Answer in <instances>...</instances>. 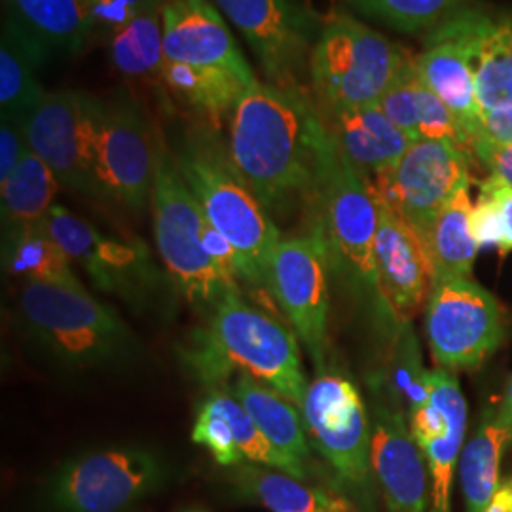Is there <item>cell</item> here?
<instances>
[{
  "mask_svg": "<svg viewBox=\"0 0 512 512\" xmlns=\"http://www.w3.org/2000/svg\"><path fill=\"white\" fill-rule=\"evenodd\" d=\"M162 82L179 101L198 112L207 120V124L215 128H219L224 116H232L241 95L253 84L226 69L194 67L167 59L162 71Z\"/></svg>",
  "mask_w": 512,
  "mask_h": 512,
  "instance_id": "cell-26",
  "label": "cell"
},
{
  "mask_svg": "<svg viewBox=\"0 0 512 512\" xmlns=\"http://www.w3.org/2000/svg\"><path fill=\"white\" fill-rule=\"evenodd\" d=\"M511 446V433L499 423L495 410H486L459 459L465 512L488 511L501 482V461Z\"/></svg>",
  "mask_w": 512,
  "mask_h": 512,
  "instance_id": "cell-27",
  "label": "cell"
},
{
  "mask_svg": "<svg viewBox=\"0 0 512 512\" xmlns=\"http://www.w3.org/2000/svg\"><path fill=\"white\" fill-rule=\"evenodd\" d=\"M192 440L203 446L222 467H238L245 463L239 454L230 423L211 397H207L198 410Z\"/></svg>",
  "mask_w": 512,
  "mask_h": 512,
  "instance_id": "cell-37",
  "label": "cell"
},
{
  "mask_svg": "<svg viewBox=\"0 0 512 512\" xmlns=\"http://www.w3.org/2000/svg\"><path fill=\"white\" fill-rule=\"evenodd\" d=\"M160 2H162V4H165V2H171V0H160Z\"/></svg>",
  "mask_w": 512,
  "mask_h": 512,
  "instance_id": "cell-47",
  "label": "cell"
},
{
  "mask_svg": "<svg viewBox=\"0 0 512 512\" xmlns=\"http://www.w3.org/2000/svg\"><path fill=\"white\" fill-rule=\"evenodd\" d=\"M378 219V194L370 179L349 164L330 139L311 203V222L325 236L330 264L348 275L357 291L372 296L378 310L387 313L374 266Z\"/></svg>",
  "mask_w": 512,
  "mask_h": 512,
  "instance_id": "cell-7",
  "label": "cell"
},
{
  "mask_svg": "<svg viewBox=\"0 0 512 512\" xmlns=\"http://www.w3.org/2000/svg\"><path fill=\"white\" fill-rule=\"evenodd\" d=\"M59 181L29 148L8 181L0 184L2 232L42 224L55 205Z\"/></svg>",
  "mask_w": 512,
  "mask_h": 512,
  "instance_id": "cell-31",
  "label": "cell"
},
{
  "mask_svg": "<svg viewBox=\"0 0 512 512\" xmlns=\"http://www.w3.org/2000/svg\"><path fill=\"white\" fill-rule=\"evenodd\" d=\"M330 266L325 236L311 222L306 234L279 241L268 281V291L274 294L296 336L308 349L317 374L325 372Z\"/></svg>",
  "mask_w": 512,
  "mask_h": 512,
  "instance_id": "cell-12",
  "label": "cell"
},
{
  "mask_svg": "<svg viewBox=\"0 0 512 512\" xmlns=\"http://www.w3.org/2000/svg\"><path fill=\"white\" fill-rule=\"evenodd\" d=\"M425 334L437 368L476 370L505 342L507 315L473 277H440L425 304Z\"/></svg>",
  "mask_w": 512,
  "mask_h": 512,
  "instance_id": "cell-10",
  "label": "cell"
},
{
  "mask_svg": "<svg viewBox=\"0 0 512 512\" xmlns=\"http://www.w3.org/2000/svg\"><path fill=\"white\" fill-rule=\"evenodd\" d=\"M467 429V403L459 384L452 389L448 406L446 431L437 439L421 446L429 473V505L431 512H452V484L463 452Z\"/></svg>",
  "mask_w": 512,
  "mask_h": 512,
  "instance_id": "cell-33",
  "label": "cell"
},
{
  "mask_svg": "<svg viewBox=\"0 0 512 512\" xmlns=\"http://www.w3.org/2000/svg\"><path fill=\"white\" fill-rule=\"evenodd\" d=\"M471 154L490 171V175L512 186V143L476 137L471 143Z\"/></svg>",
  "mask_w": 512,
  "mask_h": 512,
  "instance_id": "cell-41",
  "label": "cell"
},
{
  "mask_svg": "<svg viewBox=\"0 0 512 512\" xmlns=\"http://www.w3.org/2000/svg\"><path fill=\"white\" fill-rule=\"evenodd\" d=\"M378 105L389 116V120L397 128L403 129L412 141L446 139L469 148V139L459 126L456 116L423 80L416 67V57H410L404 63L403 69L387 88Z\"/></svg>",
  "mask_w": 512,
  "mask_h": 512,
  "instance_id": "cell-25",
  "label": "cell"
},
{
  "mask_svg": "<svg viewBox=\"0 0 512 512\" xmlns=\"http://www.w3.org/2000/svg\"><path fill=\"white\" fill-rule=\"evenodd\" d=\"M366 16L376 19L395 31L416 35L435 31L444 21L454 18L467 0H351Z\"/></svg>",
  "mask_w": 512,
  "mask_h": 512,
  "instance_id": "cell-35",
  "label": "cell"
},
{
  "mask_svg": "<svg viewBox=\"0 0 512 512\" xmlns=\"http://www.w3.org/2000/svg\"><path fill=\"white\" fill-rule=\"evenodd\" d=\"M183 512H207V511H203V509H186V511H183Z\"/></svg>",
  "mask_w": 512,
  "mask_h": 512,
  "instance_id": "cell-46",
  "label": "cell"
},
{
  "mask_svg": "<svg viewBox=\"0 0 512 512\" xmlns=\"http://www.w3.org/2000/svg\"><path fill=\"white\" fill-rule=\"evenodd\" d=\"M471 165L469 148L446 139H421L370 183L387 207L425 236L446 202L471 186Z\"/></svg>",
  "mask_w": 512,
  "mask_h": 512,
  "instance_id": "cell-13",
  "label": "cell"
},
{
  "mask_svg": "<svg viewBox=\"0 0 512 512\" xmlns=\"http://www.w3.org/2000/svg\"><path fill=\"white\" fill-rule=\"evenodd\" d=\"M95 29L114 33L128 21L154 6H164L160 0H88Z\"/></svg>",
  "mask_w": 512,
  "mask_h": 512,
  "instance_id": "cell-38",
  "label": "cell"
},
{
  "mask_svg": "<svg viewBox=\"0 0 512 512\" xmlns=\"http://www.w3.org/2000/svg\"><path fill=\"white\" fill-rule=\"evenodd\" d=\"M220 12L245 37L268 84L300 88L321 21L300 0H215Z\"/></svg>",
  "mask_w": 512,
  "mask_h": 512,
  "instance_id": "cell-14",
  "label": "cell"
},
{
  "mask_svg": "<svg viewBox=\"0 0 512 512\" xmlns=\"http://www.w3.org/2000/svg\"><path fill=\"white\" fill-rule=\"evenodd\" d=\"M6 16L38 55L78 54L95 29L88 0H4Z\"/></svg>",
  "mask_w": 512,
  "mask_h": 512,
  "instance_id": "cell-22",
  "label": "cell"
},
{
  "mask_svg": "<svg viewBox=\"0 0 512 512\" xmlns=\"http://www.w3.org/2000/svg\"><path fill=\"white\" fill-rule=\"evenodd\" d=\"M99 99L82 92L46 93L23 129L27 145L63 188L95 198L93 139Z\"/></svg>",
  "mask_w": 512,
  "mask_h": 512,
  "instance_id": "cell-16",
  "label": "cell"
},
{
  "mask_svg": "<svg viewBox=\"0 0 512 512\" xmlns=\"http://www.w3.org/2000/svg\"><path fill=\"white\" fill-rule=\"evenodd\" d=\"M495 416H497L499 423L511 433L512 437V376L511 380H509V384H507L505 393H503L501 403L495 408Z\"/></svg>",
  "mask_w": 512,
  "mask_h": 512,
  "instance_id": "cell-45",
  "label": "cell"
},
{
  "mask_svg": "<svg viewBox=\"0 0 512 512\" xmlns=\"http://www.w3.org/2000/svg\"><path fill=\"white\" fill-rule=\"evenodd\" d=\"M471 234L475 238L478 249L484 247H499L501 241V220L499 213L495 209V203L486 198V196H478V202L473 205L471 217Z\"/></svg>",
  "mask_w": 512,
  "mask_h": 512,
  "instance_id": "cell-42",
  "label": "cell"
},
{
  "mask_svg": "<svg viewBox=\"0 0 512 512\" xmlns=\"http://www.w3.org/2000/svg\"><path fill=\"white\" fill-rule=\"evenodd\" d=\"M173 158L211 226L236 251L239 279L268 289L272 256L283 238L241 177L219 128L205 124L188 129Z\"/></svg>",
  "mask_w": 512,
  "mask_h": 512,
  "instance_id": "cell-4",
  "label": "cell"
},
{
  "mask_svg": "<svg viewBox=\"0 0 512 512\" xmlns=\"http://www.w3.org/2000/svg\"><path fill=\"white\" fill-rule=\"evenodd\" d=\"M338 152L366 179L395 164L414 141L397 128L380 105L321 114Z\"/></svg>",
  "mask_w": 512,
  "mask_h": 512,
  "instance_id": "cell-21",
  "label": "cell"
},
{
  "mask_svg": "<svg viewBox=\"0 0 512 512\" xmlns=\"http://www.w3.org/2000/svg\"><path fill=\"white\" fill-rule=\"evenodd\" d=\"M171 475L167 459L147 446L93 448L55 469L44 501L52 512H124L160 492Z\"/></svg>",
  "mask_w": 512,
  "mask_h": 512,
  "instance_id": "cell-8",
  "label": "cell"
},
{
  "mask_svg": "<svg viewBox=\"0 0 512 512\" xmlns=\"http://www.w3.org/2000/svg\"><path fill=\"white\" fill-rule=\"evenodd\" d=\"M476 137H488L501 143H512V105L484 112L482 126Z\"/></svg>",
  "mask_w": 512,
  "mask_h": 512,
  "instance_id": "cell-43",
  "label": "cell"
},
{
  "mask_svg": "<svg viewBox=\"0 0 512 512\" xmlns=\"http://www.w3.org/2000/svg\"><path fill=\"white\" fill-rule=\"evenodd\" d=\"M16 321L27 344L69 374L114 370L141 355V344L126 321L86 289L23 283Z\"/></svg>",
  "mask_w": 512,
  "mask_h": 512,
  "instance_id": "cell-2",
  "label": "cell"
},
{
  "mask_svg": "<svg viewBox=\"0 0 512 512\" xmlns=\"http://www.w3.org/2000/svg\"><path fill=\"white\" fill-rule=\"evenodd\" d=\"M184 357L198 380L213 389L234 372L249 374L298 408L310 385L293 332L251 306L239 289L224 294L207 327L192 334Z\"/></svg>",
  "mask_w": 512,
  "mask_h": 512,
  "instance_id": "cell-3",
  "label": "cell"
},
{
  "mask_svg": "<svg viewBox=\"0 0 512 512\" xmlns=\"http://www.w3.org/2000/svg\"><path fill=\"white\" fill-rule=\"evenodd\" d=\"M162 8L154 6L110 33V61L122 76L133 80H162L165 65Z\"/></svg>",
  "mask_w": 512,
  "mask_h": 512,
  "instance_id": "cell-32",
  "label": "cell"
},
{
  "mask_svg": "<svg viewBox=\"0 0 512 512\" xmlns=\"http://www.w3.org/2000/svg\"><path fill=\"white\" fill-rule=\"evenodd\" d=\"M209 397L230 423L236 446L245 463H255V465L270 467L291 475L289 463L270 444V440L262 435V431L256 427L255 421L249 416V412L241 406L230 391L213 389Z\"/></svg>",
  "mask_w": 512,
  "mask_h": 512,
  "instance_id": "cell-36",
  "label": "cell"
},
{
  "mask_svg": "<svg viewBox=\"0 0 512 512\" xmlns=\"http://www.w3.org/2000/svg\"><path fill=\"white\" fill-rule=\"evenodd\" d=\"M48 234L90 277L101 293L114 294L129 304H147L162 291V272L139 241L105 236L88 220L55 203L44 220Z\"/></svg>",
  "mask_w": 512,
  "mask_h": 512,
  "instance_id": "cell-15",
  "label": "cell"
},
{
  "mask_svg": "<svg viewBox=\"0 0 512 512\" xmlns=\"http://www.w3.org/2000/svg\"><path fill=\"white\" fill-rule=\"evenodd\" d=\"M167 61L194 67H219L255 82L251 65L239 50L219 10L209 0H171L162 8Z\"/></svg>",
  "mask_w": 512,
  "mask_h": 512,
  "instance_id": "cell-20",
  "label": "cell"
},
{
  "mask_svg": "<svg viewBox=\"0 0 512 512\" xmlns=\"http://www.w3.org/2000/svg\"><path fill=\"white\" fill-rule=\"evenodd\" d=\"M480 194L490 198L495 203V209L501 220V241H499V253L509 255L512 253V186L503 183L494 175H488L482 183L478 184Z\"/></svg>",
  "mask_w": 512,
  "mask_h": 512,
  "instance_id": "cell-40",
  "label": "cell"
},
{
  "mask_svg": "<svg viewBox=\"0 0 512 512\" xmlns=\"http://www.w3.org/2000/svg\"><path fill=\"white\" fill-rule=\"evenodd\" d=\"M469 188H461L446 202L423 236L433 262V279L473 277L478 245L469 224L473 211Z\"/></svg>",
  "mask_w": 512,
  "mask_h": 512,
  "instance_id": "cell-29",
  "label": "cell"
},
{
  "mask_svg": "<svg viewBox=\"0 0 512 512\" xmlns=\"http://www.w3.org/2000/svg\"><path fill=\"white\" fill-rule=\"evenodd\" d=\"M486 512H512V475L499 482Z\"/></svg>",
  "mask_w": 512,
  "mask_h": 512,
  "instance_id": "cell-44",
  "label": "cell"
},
{
  "mask_svg": "<svg viewBox=\"0 0 512 512\" xmlns=\"http://www.w3.org/2000/svg\"><path fill=\"white\" fill-rule=\"evenodd\" d=\"M329 147L321 112L302 88L256 80L230 116V156L272 219L311 209Z\"/></svg>",
  "mask_w": 512,
  "mask_h": 512,
  "instance_id": "cell-1",
  "label": "cell"
},
{
  "mask_svg": "<svg viewBox=\"0 0 512 512\" xmlns=\"http://www.w3.org/2000/svg\"><path fill=\"white\" fill-rule=\"evenodd\" d=\"M27 150L29 145L23 124L14 118L0 116V184L8 181Z\"/></svg>",
  "mask_w": 512,
  "mask_h": 512,
  "instance_id": "cell-39",
  "label": "cell"
},
{
  "mask_svg": "<svg viewBox=\"0 0 512 512\" xmlns=\"http://www.w3.org/2000/svg\"><path fill=\"white\" fill-rule=\"evenodd\" d=\"M370 465L391 512H427L429 473L425 456L391 385L376 387L370 406Z\"/></svg>",
  "mask_w": 512,
  "mask_h": 512,
  "instance_id": "cell-18",
  "label": "cell"
},
{
  "mask_svg": "<svg viewBox=\"0 0 512 512\" xmlns=\"http://www.w3.org/2000/svg\"><path fill=\"white\" fill-rule=\"evenodd\" d=\"M239 501L262 505L272 512H359L342 488H319L283 471L243 463L228 476Z\"/></svg>",
  "mask_w": 512,
  "mask_h": 512,
  "instance_id": "cell-23",
  "label": "cell"
},
{
  "mask_svg": "<svg viewBox=\"0 0 512 512\" xmlns=\"http://www.w3.org/2000/svg\"><path fill=\"white\" fill-rule=\"evenodd\" d=\"M410 55L361 21L338 14L323 25L310 57L321 114L378 105Z\"/></svg>",
  "mask_w": 512,
  "mask_h": 512,
  "instance_id": "cell-6",
  "label": "cell"
},
{
  "mask_svg": "<svg viewBox=\"0 0 512 512\" xmlns=\"http://www.w3.org/2000/svg\"><path fill=\"white\" fill-rule=\"evenodd\" d=\"M44 59L19 35L18 29L4 19L0 38V116L21 124L37 109L48 92L38 82V67Z\"/></svg>",
  "mask_w": 512,
  "mask_h": 512,
  "instance_id": "cell-30",
  "label": "cell"
},
{
  "mask_svg": "<svg viewBox=\"0 0 512 512\" xmlns=\"http://www.w3.org/2000/svg\"><path fill=\"white\" fill-rule=\"evenodd\" d=\"M300 412L311 446L327 459L338 486L361 511L374 512L370 414L359 387L344 374L319 372Z\"/></svg>",
  "mask_w": 512,
  "mask_h": 512,
  "instance_id": "cell-9",
  "label": "cell"
},
{
  "mask_svg": "<svg viewBox=\"0 0 512 512\" xmlns=\"http://www.w3.org/2000/svg\"><path fill=\"white\" fill-rule=\"evenodd\" d=\"M2 266L8 274L21 277L23 283H54L84 291L73 260L48 234L44 222L2 232Z\"/></svg>",
  "mask_w": 512,
  "mask_h": 512,
  "instance_id": "cell-28",
  "label": "cell"
},
{
  "mask_svg": "<svg viewBox=\"0 0 512 512\" xmlns=\"http://www.w3.org/2000/svg\"><path fill=\"white\" fill-rule=\"evenodd\" d=\"M230 393L249 412L262 435L289 463L291 476L310 482V440L300 408L249 374H238Z\"/></svg>",
  "mask_w": 512,
  "mask_h": 512,
  "instance_id": "cell-24",
  "label": "cell"
},
{
  "mask_svg": "<svg viewBox=\"0 0 512 512\" xmlns=\"http://www.w3.org/2000/svg\"><path fill=\"white\" fill-rule=\"evenodd\" d=\"M158 139L126 97L101 101L93 139L95 198L143 211L152 198Z\"/></svg>",
  "mask_w": 512,
  "mask_h": 512,
  "instance_id": "cell-11",
  "label": "cell"
},
{
  "mask_svg": "<svg viewBox=\"0 0 512 512\" xmlns=\"http://www.w3.org/2000/svg\"><path fill=\"white\" fill-rule=\"evenodd\" d=\"M488 18L476 10H461L431 33L425 50L416 57L423 80L456 116L469 139V148L484 116L476 93L475 69Z\"/></svg>",
  "mask_w": 512,
  "mask_h": 512,
  "instance_id": "cell-17",
  "label": "cell"
},
{
  "mask_svg": "<svg viewBox=\"0 0 512 512\" xmlns=\"http://www.w3.org/2000/svg\"><path fill=\"white\" fill-rule=\"evenodd\" d=\"M150 203L154 238L171 285L196 310L211 315L224 294L238 285L224 277L207 253L205 236L211 222L184 183L173 152L160 141Z\"/></svg>",
  "mask_w": 512,
  "mask_h": 512,
  "instance_id": "cell-5",
  "label": "cell"
},
{
  "mask_svg": "<svg viewBox=\"0 0 512 512\" xmlns=\"http://www.w3.org/2000/svg\"><path fill=\"white\" fill-rule=\"evenodd\" d=\"M380 219L374 243L376 285L391 319L408 325L427 304L433 262L420 232L378 198Z\"/></svg>",
  "mask_w": 512,
  "mask_h": 512,
  "instance_id": "cell-19",
  "label": "cell"
},
{
  "mask_svg": "<svg viewBox=\"0 0 512 512\" xmlns=\"http://www.w3.org/2000/svg\"><path fill=\"white\" fill-rule=\"evenodd\" d=\"M476 93L482 110L512 105V16L488 18L476 55Z\"/></svg>",
  "mask_w": 512,
  "mask_h": 512,
  "instance_id": "cell-34",
  "label": "cell"
}]
</instances>
